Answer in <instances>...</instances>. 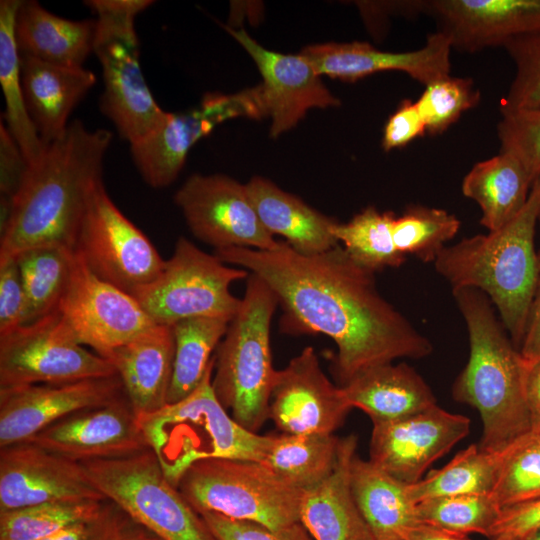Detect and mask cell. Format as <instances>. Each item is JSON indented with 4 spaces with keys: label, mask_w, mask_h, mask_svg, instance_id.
<instances>
[{
    "label": "cell",
    "mask_w": 540,
    "mask_h": 540,
    "mask_svg": "<svg viewBox=\"0 0 540 540\" xmlns=\"http://www.w3.org/2000/svg\"><path fill=\"white\" fill-rule=\"evenodd\" d=\"M404 540H471L467 535L451 532L435 526L419 523Z\"/></svg>",
    "instance_id": "obj_53"
},
{
    "label": "cell",
    "mask_w": 540,
    "mask_h": 540,
    "mask_svg": "<svg viewBox=\"0 0 540 540\" xmlns=\"http://www.w3.org/2000/svg\"><path fill=\"white\" fill-rule=\"evenodd\" d=\"M459 229L460 220L447 210L410 205L394 219L392 234L402 255L433 263Z\"/></svg>",
    "instance_id": "obj_39"
},
{
    "label": "cell",
    "mask_w": 540,
    "mask_h": 540,
    "mask_svg": "<svg viewBox=\"0 0 540 540\" xmlns=\"http://www.w3.org/2000/svg\"><path fill=\"white\" fill-rule=\"evenodd\" d=\"M57 311L78 343L106 359L155 325L131 294L98 278L75 251Z\"/></svg>",
    "instance_id": "obj_14"
},
{
    "label": "cell",
    "mask_w": 540,
    "mask_h": 540,
    "mask_svg": "<svg viewBox=\"0 0 540 540\" xmlns=\"http://www.w3.org/2000/svg\"><path fill=\"white\" fill-rule=\"evenodd\" d=\"M74 250L63 247H37L15 258L24 295L23 325L33 323L57 310L69 282Z\"/></svg>",
    "instance_id": "obj_35"
},
{
    "label": "cell",
    "mask_w": 540,
    "mask_h": 540,
    "mask_svg": "<svg viewBox=\"0 0 540 540\" xmlns=\"http://www.w3.org/2000/svg\"><path fill=\"white\" fill-rule=\"evenodd\" d=\"M229 323L230 320L220 317H193L171 326L175 357L167 404L184 399L201 383Z\"/></svg>",
    "instance_id": "obj_34"
},
{
    "label": "cell",
    "mask_w": 540,
    "mask_h": 540,
    "mask_svg": "<svg viewBox=\"0 0 540 540\" xmlns=\"http://www.w3.org/2000/svg\"><path fill=\"white\" fill-rule=\"evenodd\" d=\"M192 234L215 250H273L278 240L261 223L245 185L222 174L190 176L174 195Z\"/></svg>",
    "instance_id": "obj_15"
},
{
    "label": "cell",
    "mask_w": 540,
    "mask_h": 540,
    "mask_svg": "<svg viewBox=\"0 0 540 540\" xmlns=\"http://www.w3.org/2000/svg\"><path fill=\"white\" fill-rule=\"evenodd\" d=\"M74 251L98 278L131 295L153 281L165 263L147 236L114 204L103 180L90 194Z\"/></svg>",
    "instance_id": "obj_12"
},
{
    "label": "cell",
    "mask_w": 540,
    "mask_h": 540,
    "mask_svg": "<svg viewBox=\"0 0 540 540\" xmlns=\"http://www.w3.org/2000/svg\"><path fill=\"white\" fill-rule=\"evenodd\" d=\"M519 351L525 360L532 361L540 359V250L538 251L537 277L534 293Z\"/></svg>",
    "instance_id": "obj_51"
},
{
    "label": "cell",
    "mask_w": 540,
    "mask_h": 540,
    "mask_svg": "<svg viewBox=\"0 0 540 540\" xmlns=\"http://www.w3.org/2000/svg\"><path fill=\"white\" fill-rule=\"evenodd\" d=\"M26 162L19 146L7 127L0 125V171L1 200L10 202L27 170Z\"/></svg>",
    "instance_id": "obj_49"
},
{
    "label": "cell",
    "mask_w": 540,
    "mask_h": 540,
    "mask_svg": "<svg viewBox=\"0 0 540 540\" xmlns=\"http://www.w3.org/2000/svg\"><path fill=\"white\" fill-rule=\"evenodd\" d=\"M224 28L247 51L262 76L259 87L266 117L272 119V138L295 127L309 109L341 104L302 54L275 52L260 45L244 29Z\"/></svg>",
    "instance_id": "obj_21"
},
{
    "label": "cell",
    "mask_w": 540,
    "mask_h": 540,
    "mask_svg": "<svg viewBox=\"0 0 540 540\" xmlns=\"http://www.w3.org/2000/svg\"><path fill=\"white\" fill-rule=\"evenodd\" d=\"M249 274L245 269L227 266L215 254L204 252L181 236L160 274L132 296L157 325L172 326L193 317L231 321L241 299L231 293L230 286Z\"/></svg>",
    "instance_id": "obj_10"
},
{
    "label": "cell",
    "mask_w": 540,
    "mask_h": 540,
    "mask_svg": "<svg viewBox=\"0 0 540 540\" xmlns=\"http://www.w3.org/2000/svg\"><path fill=\"white\" fill-rule=\"evenodd\" d=\"M452 49L474 53L540 31V0H424Z\"/></svg>",
    "instance_id": "obj_23"
},
{
    "label": "cell",
    "mask_w": 540,
    "mask_h": 540,
    "mask_svg": "<svg viewBox=\"0 0 540 540\" xmlns=\"http://www.w3.org/2000/svg\"><path fill=\"white\" fill-rule=\"evenodd\" d=\"M372 424L368 460L397 480L413 484L469 434L471 421L434 405L399 420Z\"/></svg>",
    "instance_id": "obj_16"
},
{
    "label": "cell",
    "mask_w": 540,
    "mask_h": 540,
    "mask_svg": "<svg viewBox=\"0 0 540 540\" xmlns=\"http://www.w3.org/2000/svg\"><path fill=\"white\" fill-rule=\"evenodd\" d=\"M214 254L272 289L284 311V330L321 333L335 342L340 386L371 367L433 352L430 339L380 294L375 273L340 245L306 255L279 241L273 250L230 247Z\"/></svg>",
    "instance_id": "obj_1"
},
{
    "label": "cell",
    "mask_w": 540,
    "mask_h": 540,
    "mask_svg": "<svg viewBox=\"0 0 540 540\" xmlns=\"http://www.w3.org/2000/svg\"><path fill=\"white\" fill-rule=\"evenodd\" d=\"M502 508L492 494H468L432 498L416 504L420 523L468 535L491 538Z\"/></svg>",
    "instance_id": "obj_41"
},
{
    "label": "cell",
    "mask_w": 540,
    "mask_h": 540,
    "mask_svg": "<svg viewBox=\"0 0 540 540\" xmlns=\"http://www.w3.org/2000/svg\"><path fill=\"white\" fill-rule=\"evenodd\" d=\"M501 114L497 124L500 151L517 158L534 182L540 177V108Z\"/></svg>",
    "instance_id": "obj_44"
},
{
    "label": "cell",
    "mask_w": 540,
    "mask_h": 540,
    "mask_svg": "<svg viewBox=\"0 0 540 540\" xmlns=\"http://www.w3.org/2000/svg\"><path fill=\"white\" fill-rule=\"evenodd\" d=\"M103 496L161 540H218L165 477L153 451L80 462Z\"/></svg>",
    "instance_id": "obj_9"
},
{
    "label": "cell",
    "mask_w": 540,
    "mask_h": 540,
    "mask_svg": "<svg viewBox=\"0 0 540 540\" xmlns=\"http://www.w3.org/2000/svg\"><path fill=\"white\" fill-rule=\"evenodd\" d=\"M107 540H161L128 515Z\"/></svg>",
    "instance_id": "obj_54"
},
{
    "label": "cell",
    "mask_w": 540,
    "mask_h": 540,
    "mask_svg": "<svg viewBox=\"0 0 540 540\" xmlns=\"http://www.w3.org/2000/svg\"><path fill=\"white\" fill-rule=\"evenodd\" d=\"M21 79L29 116L44 145L60 137L76 105L96 83L94 72L21 56Z\"/></svg>",
    "instance_id": "obj_26"
},
{
    "label": "cell",
    "mask_w": 540,
    "mask_h": 540,
    "mask_svg": "<svg viewBox=\"0 0 540 540\" xmlns=\"http://www.w3.org/2000/svg\"><path fill=\"white\" fill-rule=\"evenodd\" d=\"M425 133L426 126L416 101L403 99L385 124L382 148L386 152L403 148Z\"/></svg>",
    "instance_id": "obj_47"
},
{
    "label": "cell",
    "mask_w": 540,
    "mask_h": 540,
    "mask_svg": "<svg viewBox=\"0 0 540 540\" xmlns=\"http://www.w3.org/2000/svg\"><path fill=\"white\" fill-rule=\"evenodd\" d=\"M540 527V498L502 508L492 530L491 538L509 534L522 538Z\"/></svg>",
    "instance_id": "obj_50"
},
{
    "label": "cell",
    "mask_w": 540,
    "mask_h": 540,
    "mask_svg": "<svg viewBox=\"0 0 540 540\" xmlns=\"http://www.w3.org/2000/svg\"><path fill=\"white\" fill-rule=\"evenodd\" d=\"M539 218L540 177L533 182L524 207L506 225L446 246L433 262L452 290L474 288L487 295L518 349L537 277Z\"/></svg>",
    "instance_id": "obj_4"
},
{
    "label": "cell",
    "mask_w": 540,
    "mask_h": 540,
    "mask_svg": "<svg viewBox=\"0 0 540 540\" xmlns=\"http://www.w3.org/2000/svg\"><path fill=\"white\" fill-rule=\"evenodd\" d=\"M245 187L265 229L273 236L284 237L296 251L312 255L339 245L334 235L337 220L263 177L251 178Z\"/></svg>",
    "instance_id": "obj_28"
},
{
    "label": "cell",
    "mask_w": 540,
    "mask_h": 540,
    "mask_svg": "<svg viewBox=\"0 0 540 540\" xmlns=\"http://www.w3.org/2000/svg\"><path fill=\"white\" fill-rule=\"evenodd\" d=\"M152 0H87L96 16L93 53L101 68L104 92L102 113L121 138L133 144L163 122V110L145 81L141 65L135 18L154 4Z\"/></svg>",
    "instance_id": "obj_7"
},
{
    "label": "cell",
    "mask_w": 540,
    "mask_h": 540,
    "mask_svg": "<svg viewBox=\"0 0 540 540\" xmlns=\"http://www.w3.org/2000/svg\"><path fill=\"white\" fill-rule=\"evenodd\" d=\"M340 439L334 434L322 433L271 435L263 464L289 484L305 491L333 472Z\"/></svg>",
    "instance_id": "obj_33"
},
{
    "label": "cell",
    "mask_w": 540,
    "mask_h": 540,
    "mask_svg": "<svg viewBox=\"0 0 540 540\" xmlns=\"http://www.w3.org/2000/svg\"><path fill=\"white\" fill-rule=\"evenodd\" d=\"M491 540H520V538L509 535V534H501V535L491 538Z\"/></svg>",
    "instance_id": "obj_56"
},
{
    "label": "cell",
    "mask_w": 540,
    "mask_h": 540,
    "mask_svg": "<svg viewBox=\"0 0 540 540\" xmlns=\"http://www.w3.org/2000/svg\"><path fill=\"white\" fill-rule=\"evenodd\" d=\"M451 50L449 38L436 31L427 36L424 46L412 51H382L354 41L308 45L300 54L321 76L355 82L378 72L399 71L427 86L450 75Z\"/></svg>",
    "instance_id": "obj_22"
},
{
    "label": "cell",
    "mask_w": 540,
    "mask_h": 540,
    "mask_svg": "<svg viewBox=\"0 0 540 540\" xmlns=\"http://www.w3.org/2000/svg\"><path fill=\"white\" fill-rule=\"evenodd\" d=\"M214 361L201 383L184 399L138 417L149 448L167 480L177 488L194 463L216 458L264 463L271 435L238 424L219 402L213 386Z\"/></svg>",
    "instance_id": "obj_5"
},
{
    "label": "cell",
    "mask_w": 540,
    "mask_h": 540,
    "mask_svg": "<svg viewBox=\"0 0 540 540\" xmlns=\"http://www.w3.org/2000/svg\"><path fill=\"white\" fill-rule=\"evenodd\" d=\"M358 439H340L333 472L318 485L303 491L299 522L314 540H374L355 501L351 466Z\"/></svg>",
    "instance_id": "obj_24"
},
{
    "label": "cell",
    "mask_w": 540,
    "mask_h": 540,
    "mask_svg": "<svg viewBox=\"0 0 540 540\" xmlns=\"http://www.w3.org/2000/svg\"><path fill=\"white\" fill-rule=\"evenodd\" d=\"M452 292L469 340L468 361L453 383L452 396L479 412L483 433L478 446L498 453L531 430L525 359L487 295L474 288Z\"/></svg>",
    "instance_id": "obj_3"
},
{
    "label": "cell",
    "mask_w": 540,
    "mask_h": 540,
    "mask_svg": "<svg viewBox=\"0 0 540 540\" xmlns=\"http://www.w3.org/2000/svg\"><path fill=\"white\" fill-rule=\"evenodd\" d=\"M492 496L501 508L540 498V430H530L497 453Z\"/></svg>",
    "instance_id": "obj_38"
},
{
    "label": "cell",
    "mask_w": 540,
    "mask_h": 540,
    "mask_svg": "<svg viewBox=\"0 0 540 540\" xmlns=\"http://www.w3.org/2000/svg\"><path fill=\"white\" fill-rule=\"evenodd\" d=\"M177 488L199 514L216 513L271 529L299 522L303 491L261 462L201 460L186 470Z\"/></svg>",
    "instance_id": "obj_8"
},
{
    "label": "cell",
    "mask_w": 540,
    "mask_h": 540,
    "mask_svg": "<svg viewBox=\"0 0 540 540\" xmlns=\"http://www.w3.org/2000/svg\"><path fill=\"white\" fill-rule=\"evenodd\" d=\"M524 392L531 430H540V359L525 360Z\"/></svg>",
    "instance_id": "obj_52"
},
{
    "label": "cell",
    "mask_w": 540,
    "mask_h": 540,
    "mask_svg": "<svg viewBox=\"0 0 540 540\" xmlns=\"http://www.w3.org/2000/svg\"><path fill=\"white\" fill-rule=\"evenodd\" d=\"M341 388L350 406L366 413L372 423L399 420L437 405L424 378L404 362L366 369Z\"/></svg>",
    "instance_id": "obj_27"
},
{
    "label": "cell",
    "mask_w": 540,
    "mask_h": 540,
    "mask_svg": "<svg viewBox=\"0 0 540 540\" xmlns=\"http://www.w3.org/2000/svg\"><path fill=\"white\" fill-rule=\"evenodd\" d=\"M106 502H50L0 512V540H41L96 516Z\"/></svg>",
    "instance_id": "obj_40"
},
{
    "label": "cell",
    "mask_w": 540,
    "mask_h": 540,
    "mask_svg": "<svg viewBox=\"0 0 540 540\" xmlns=\"http://www.w3.org/2000/svg\"><path fill=\"white\" fill-rule=\"evenodd\" d=\"M481 93L470 77L448 75L425 89L416 101L430 135H438L456 123L462 114L478 105Z\"/></svg>",
    "instance_id": "obj_42"
},
{
    "label": "cell",
    "mask_w": 540,
    "mask_h": 540,
    "mask_svg": "<svg viewBox=\"0 0 540 540\" xmlns=\"http://www.w3.org/2000/svg\"><path fill=\"white\" fill-rule=\"evenodd\" d=\"M104 500L80 462L31 442L0 447V512L50 502Z\"/></svg>",
    "instance_id": "obj_17"
},
{
    "label": "cell",
    "mask_w": 540,
    "mask_h": 540,
    "mask_svg": "<svg viewBox=\"0 0 540 540\" xmlns=\"http://www.w3.org/2000/svg\"><path fill=\"white\" fill-rule=\"evenodd\" d=\"M116 374L110 360L78 343L57 310L0 334V388Z\"/></svg>",
    "instance_id": "obj_11"
},
{
    "label": "cell",
    "mask_w": 540,
    "mask_h": 540,
    "mask_svg": "<svg viewBox=\"0 0 540 540\" xmlns=\"http://www.w3.org/2000/svg\"><path fill=\"white\" fill-rule=\"evenodd\" d=\"M393 211H379L368 206L348 222H338L334 235L344 250L361 267L376 273L385 268L401 266L406 256L396 248L392 227Z\"/></svg>",
    "instance_id": "obj_37"
},
{
    "label": "cell",
    "mask_w": 540,
    "mask_h": 540,
    "mask_svg": "<svg viewBox=\"0 0 540 540\" xmlns=\"http://www.w3.org/2000/svg\"><path fill=\"white\" fill-rule=\"evenodd\" d=\"M126 396L120 377L0 388V447L28 441L58 420Z\"/></svg>",
    "instance_id": "obj_18"
},
{
    "label": "cell",
    "mask_w": 540,
    "mask_h": 540,
    "mask_svg": "<svg viewBox=\"0 0 540 540\" xmlns=\"http://www.w3.org/2000/svg\"><path fill=\"white\" fill-rule=\"evenodd\" d=\"M497 468V453L471 444L443 467L431 470L416 483L408 484V494L415 505L438 497L492 494Z\"/></svg>",
    "instance_id": "obj_36"
},
{
    "label": "cell",
    "mask_w": 540,
    "mask_h": 540,
    "mask_svg": "<svg viewBox=\"0 0 540 540\" xmlns=\"http://www.w3.org/2000/svg\"><path fill=\"white\" fill-rule=\"evenodd\" d=\"M502 47L514 62L515 75L501 112L540 108V31L513 37Z\"/></svg>",
    "instance_id": "obj_43"
},
{
    "label": "cell",
    "mask_w": 540,
    "mask_h": 540,
    "mask_svg": "<svg viewBox=\"0 0 540 540\" xmlns=\"http://www.w3.org/2000/svg\"><path fill=\"white\" fill-rule=\"evenodd\" d=\"M539 227H540V218H539Z\"/></svg>",
    "instance_id": "obj_57"
},
{
    "label": "cell",
    "mask_w": 540,
    "mask_h": 540,
    "mask_svg": "<svg viewBox=\"0 0 540 540\" xmlns=\"http://www.w3.org/2000/svg\"><path fill=\"white\" fill-rule=\"evenodd\" d=\"M237 117H266L259 85L233 94L206 93L191 109L167 112L157 129L130 144L132 160L148 185L166 187L175 181L197 141Z\"/></svg>",
    "instance_id": "obj_13"
},
{
    "label": "cell",
    "mask_w": 540,
    "mask_h": 540,
    "mask_svg": "<svg viewBox=\"0 0 540 540\" xmlns=\"http://www.w3.org/2000/svg\"><path fill=\"white\" fill-rule=\"evenodd\" d=\"M520 540H540V527L532 531L528 535L520 538Z\"/></svg>",
    "instance_id": "obj_55"
},
{
    "label": "cell",
    "mask_w": 540,
    "mask_h": 540,
    "mask_svg": "<svg viewBox=\"0 0 540 540\" xmlns=\"http://www.w3.org/2000/svg\"><path fill=\"white\" fill-rule=\"evenodd\" d=\"M25 295L16 258L0 261V334L23 325Z\"/></svg>",
    "instance_id": "obj_46"
},
{
    "label": "cell",
    "mask_w": 540,
    "mask_h": 540,
    "mask_svg": "<svg viewBox=\"0 0 540 540\" xmlns=\"http://www.w3.org/2000/svg\"><path fill=\"white\" fill-rule=\"evenodd\" d=\"M96 19L59 17L37 1H22L15 34L21 56L66 67H84L93 53Z\"/></svg>",
    "instance_id": "obj_29"
},
{
    "label": "cell",
    "mask_w": 540,
    "mask_h": 540,
    "mask_svg": "<svg viewBox=\"0 0 540 540\" xmlns=\"http://www.w3.org/2000/svg\"><path fill=\"white\" fill-rule=\"evenodd\" d=\"M26 442L76 462L123 458L149 448L127 396L74 412Z\"/></svg>",
    "instance_id": "obj_20"
},
{
    "label": "cell",
    "mask_w": 540,
    "mask_h": 540,
    "mask_svg": "<svg viewBox=\"0 0 540 540\" xmlns=\"http://www.w3.org/2000/svg\"><path fill=\"white\" fill-rule=\"evenodd\" d=\"M278 299L258 276L249 274L241 305L215 355L214 392L232 418L257 433L269 419L277 371L270 327Z\"/></svg>",
    "instance_id": "obj_6"
},
{
    "label": "cell",
    "mask_w": 540,
    "mask_h": 540,
    "mask_svg": "<svg viewBox=\"0 0 540 540\" xmlns=\"http://www.w3.org/2000/svg\"><path fill=\"white\" fill-rule=\"evenodd\" d=\"M407 485L355 455L351 466L352 491L374 540H404L420 523Z\"/></svg>",
    "instance_id": "obj_30"
},
{
    "label": "cell",
    "mask_w": 540,
    "mask_h": 540,
    "mask_svg": "<svg viewBox=\"0 0 540 540\" xmlns=\"http://www.w3.org/2000/svg\"><path fill=\"white\" fill-rule=\"evenodd\" d=\"M200 515L218 540H314L300 522L280 529H271L211 512Z\"/></svg>",
    "instance_id": "obj_45"
},
{
    "label": "cell",
    "mask_w": 540,
    "mask_h": 540,
    "mask_svg": "<svg viewBox=\"0 0 540 540\" xmlns=\"http://www.w3.org/2000/svg\"><path fill=\"white\" fill-rule=\"evenodd\" d=\"M21 2H0V85L5 102V126L29 165L40 157L44 144L27 111L22 88L21 55L15 34Z\"/></svg>",
    "instance_id": "obj_32"
},
{
    "label": "cell",
    "mask_w": 540,
    "mask_h": 540,
    "mask_svg": "<svg viewBox=\"0 0 540 540\" xmlns=\"http://www.w3.org/2000/svg\"><path fill=\"white\" fill-rule=\"evenodd\" d=\"M351 409L341 386L323 372L313 347H305L277 371L269 419L283 433L334 434Z\"/></svg>",
    "instance_id": "obj_19"
},
{
    "label": "cell",
    "mask_w": 540,
    "mask_h": 540,
    "mask_svg": "<svg viewBox=\"0 0 540 540\" xmlns=\"http://www.w3.org/2000/svg\"><path fill=\"white\" fill-rule=\"evenodd\" d=\"M113 135L73 120L29 164L9 204L2 207L0 261L37 247L74 250L88 199L102 180Z\"/></svg>",
    "instance_id": "obj_2"
},
{
    "label": "cell",
    "mask_w": 540,
    "mask_h": 540,
    "mask_svg": "<svg viewBox=\"0 0 540 540\" xmlns=\"http://www.w3.org/2000/svg\"><path fill=\"white\" fill-rule=\"evenodd\" d=\"M533 181L521 162L509 153L477 162L462 180L465 197L481 210L480 224L488 231L511 221L524 207Z\"/></svg>",
    "instance_id": "obj_31"
},
{
    "label": "cell",
    "mask_w": 540,
    "mask_h": 540,
    "mask_svg": "<svg viewBox=\"0 0 540 540\" xmlns=\"http://www.w3.org/2000/svg\"><path fill=\"white\" fill-rule=\"evenodd\" d=\"M126 517L127 514L116 504L107 500L96 516L41 540H107Z\"/></svg>",
    "instance_id": "obj_48"
},
{
    "label": "cell",
    "mask_w": 540,
    "mask_h": 540,
    "mask_svg": "<svg viewBox=\"0 0 540 540\" xmlns=\"http://www.w3.org/2000/svg\"><path fill=\"white\" fill-rule=\"evenodd\" d=\"M174 357L172 327L155 324L107 358L115 367L137 417L156 412L167 404Z\"/></svg>",
    "instance_id": "obj_25"
}]
</instances>
